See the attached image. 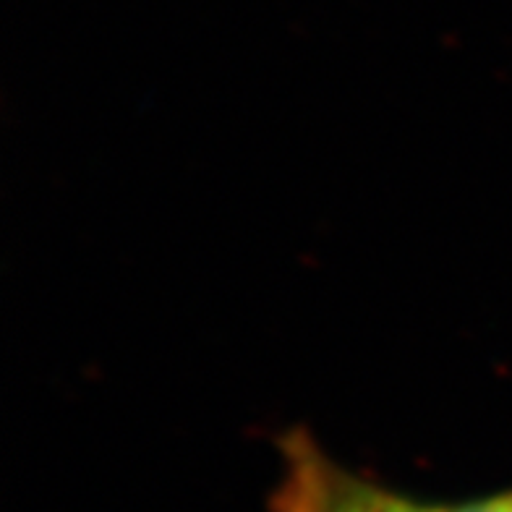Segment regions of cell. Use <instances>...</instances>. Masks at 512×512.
I'll list each match as a JSON object with an SVG mask.
<instances>
[{
    "label": "cell",
    "mask_w": 512,
    "mask_h": 512,
    "mask_svg": "<svg viewBox=\"0 0 512 512\" xmlns=\"http://www.w3.org/2000/svg\"><path fill=\"white\" fill-rule=\"evenodd\" d=\"M272 512H447V507L424 505L371 484L327 458L306 434H290Z\"/></svg>",
    "instance_id": "cell-1"
},
{
    "label": "cell",
    "mask_w": 512,
    "mask_h": 512,
    "mask_svg": "<svg viewBox=\"0 0 512 512\" xmlns=\"http://www.w3.org/2000/svg\"><path fill=\"white\" fill-rule=\"evenodd\" d=\"M447 512H512V489L492 494V497L473 499L458 507H447Z\"/></svg>",
    "instance_id": "cell-2"
}]
</instances>
